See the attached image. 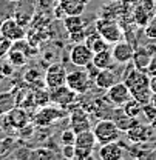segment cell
<instances>
[{
	"label": "cell",
	"mask_w": 156,
	"mask_h": 160,
	"mask_svg": "<svg viewBox=\"0 0 156 160\" xmlns=\"http://www.w3.org/2000/svg\"><path fill=\"white\" fill-rule=\"evenodd\" d=\"M70 123H71V129L78 134L80 131H87L91 129V123H90V117L83 109H74L70 114Z\"/></svg>",
	"instance_id": "cell-16"
},
{
	"label": "cell",
	"mask_w": 156,
	"mask_h": 160,
	"mask_svg": "<svg viewBox=\"0 0 156 160\" xmlns=\"http://www.w3.org/2000/svg\"><path fill=\"white\" fill-rule=\"evenodd\" d=\"M99 159L102 160H119L124 157V146L119 142H110L100 145L98 152Z\"/></svg>",
	"instance_id": "cell-14"
},
{
	"label": "cell",
	"mask_w": 156,
	"mask_h": 160,
	"mask_svg": "<svg viewBox=\"0 0 156 160\" xmlns=\"http://www.w3.org/2000/svg\"><path fill=\"white\" fill-rule=\"evenodd\" d=\"M110 119L117 125V128L121 129V132H127L130 128H133L135 125L139 123L137 117H130V116H127V114L124 112L122 106H117V109H113Z\"/></svg>",
	"instance_id": "cell-15"
},
{
	"label": "cell",
	"mask_w": 156,
	"mask_h": 160,
	"mask_svg": "<svg viewBox=\"0 0 156 160\" xmlns=\"http://www.w3.org/2000/svg\"><path fill=\"white\" fill-rule=\"evenodd\" d=\"M93 132L96 136L99 145L110 143V142H119L121 139V129L111 119H102L93 126Z\"/></svg>",
	"instance_id": "cell-2"
},
{
	"label": "cell",
	"mask_w": 156,
	"mask_h": 160,
	"mask_svg": "<svg viewBox=\"0 0 156 160\" xmlns=\"http://www.w3.org/2000/svg\"><path fill=\"white\" fill-rule=\"evenodd\" d=\"M11 46H13V42H11V40H8L6 37L0 36V60L3 59L5 56H8Z\"/></svg>",
	"instance_id": "cell-31"
},
{
	"label": "cell",
	"mask_w": 156,
	"mask_h": 160,
	"mask_svg": "<svg viewBox=\"0 0 156 160\" xmlns=\"http://www.w3.org/2000/svg\"><path fill=\"white\" fill-rule=\"evenodd\" d=\"M156 54V46L153 45H147V46H141V48H135V52H133V66L136 69L141 71H147V66L152 60V56Z\"/></svg>",
	"instance_id": "cell-12"
},
{
	"label": "cell",
	"mask_w": 156,
	"mask_h": 160,
	"mask_svg": "<svg viewBox=\"0 0 156 160\" xmlns=\"http://www.w3.org/2000/svg\"><path fill=\"white\" fill-rule=\"evenodd\" d=\"M98 143L96 136L93 132V129H87V131H80L76 134V160H87L93 156L94 151V145Z\"/></svg>",
	"instance_id": "cell-3"
},
{
	"label": "cell",
	"mask_w": 156,
	"mask_h": 160,
	"mask_svg": "<svg viewBox=\"0 0 156 160\" xmlns=\"http://www.w3.org/2000/svg\"><path fill=\"white\" fill-rule=\"evenodd\" d=\"M133 52H135V45L130 43L128 40L117 42V43H115V46L111 49L115 63H119V65H127L128 62H132Z\"/></svg>",
	"instance_id": "cell-10"
},
{
	"label": "cell",
	"mask_w": 156,
	"mask_h": 160,
	"mask_svg": "<svg viewBox=\"0 0 156 160\" xmlns=\"http://www.w3.org/2000/svg\"><path fill=\"white\" fill-rule=\"evenodd\" d=\"M113 63H115L113 54H111V51H108V49L94 52V56H93V65H94L96 68H99V69L111 68Z\"/></svg>",
	"instance_id": "cell-22"
},
{
	"label": "cell",
	"mask_w": 156,
	"mask_h": 160,
	"mask_svg": "<svg viewBox=\"0 0 156 160\" xmlns=\"http://www.w3.org/2000/svg\"><path fill=\"white\" fill-rule=\"evenodd\" d=\"M150 89L152 92H156V76H150Z\"/></svg>",
	"instance_id": "cell-35"
},
{
	"label": "cell",
	"mask_w": 156,
	"mask_h": 160,
	"mask_svg": "<svg viewBox=\"0 0 156 160\" xmlns=\"http://www.w3.org/2000/svg\"><path fill=\"white\" fill-rule=\"evenodd\" d=\"M40 77H42V72H40L37 68L28 69V71H26V74H25V80H26V82H30V83H31V82H36V80L40 79Z\"/></svg>",
	"instance_id": "cell-33"
},
{
	"label": "cell",
	"mask_w": 156,
	"mask_h": 160,
	"mask_svg": "<svg viewBox=\"0 0 156 160\" xmlns=\"http://www.w3.org/2000/svg\"><path fill=\"white\" fill-rule=\"evenodd\" d=\"M85 43H87V46L93 52H99V51L108 49V42L96 31V28H94V32H90V34L85 36Z\"/></svg>",
	"instance_id": "cell-20"
},
{
	"label": "cell",
	"mask_w": 156,
	"mask_h": 160,
	"mask_svg": "<svg viewBox=\"0 0 156 160\" xmlns=\"http://www.w3.org/2000/svg\"><path fill=\"white\" fill-rule=\"evenodd\" d=\"M0 36L6 37L11 42H17V40L25 39L26 36V31L23 28V25L19 23L14 17H9V19L2 20V25H0Z\"/></svg>",
	"instance_id": "cell-7"
},
{
	"label": "cell",
	"mask_w": 156,
	"mask_h": 160,
	"mask_svg": "<svg viewBox=\"0 0 156 160\" xmlns=\"http://www.w3.org/2000/svg\"><path fill=\"white\" fill-rule=\"evenodd\" d=\"M153 12H155L153 9H150V8L144 6L142 3H139L135 8V11H133V22L136 23L137 26H147L150 23V20L155 17Z\"/></svg>",
	"instance_id": "cell-19"
},
{
	"label": "cell",
	"mask_w": 156,
	"mask_h": 160,
	"mask_svg": "<svg viewBox=\"0 0 156 160\" xmlns=\"http://www.w3.org/2000/svg\"><path fill=\"white\" fill-rule=\"evenodd\" d=\"M60 117V112L57 109H53V108H43L42 111L37 112V116L34 117V122L40 125V126H45V125H51L56 119Z\"/></svg>",
	"instance_id": "cell-23"
},
{
	"label": "cell",
	"mask_w": 156,
	"mask_h": 160,
	"mask_svg": "<svg viewBox=\"0 0 156 160\" xmlns=\"http://www.w3.org/2000/svg\"><path fill=\"white\" fill-rule=\"evenodd\" d=\"M122 109H124V112H125L127 116H130V117H139V116L142 114V103H141L139 100H136L135 97H132L128 102H125V103L122 105Z\"/></svg>",
	"instance_id": "cell-24"
},
{
	"label": "cell",
	"mask_w": 156,
	"mask_h": 160,
	"mask_svg": "<svg viewBox=\"0 0 156 160\" xmlns=\"http://www.w3.org/2000/svg\"><path fill=\"white\" fill-rule=\"evenodd\" d=\"M63 26L70 34H73V32L83 31L87 25H85V20L82 19V14H73V16L63 17Z\"/></svg>",
	"instance_id": "cell-21"
},
{
	"label": "cell",
	"mask_w": 156,
	"mask_h": 160,
	"mask_svg": "<svg viewBox=\"0 0 156 160\" xmlns=\"http://www.w3.org/2000/svg\"><path fill=\"white\" fill-rule=\"evenodd\" d=\"M145 36L148 39H156V17H153L150 23L145 26Z\"/></svg>",
	"instance_id": "cell-32"
},
{
	"label": "cell",
	"mask_w": 156,
	"mask_h": 160,
	"mask_svg": "<svg viewBox=\"0 0 156 160\" xmlns=\"http://www.w3.org/2000/svg\"><path fill=\"white\" fill-rule=\"evenodd\" d=\"M74 142H76V132L71 128L63 129L60 132V143L62 145H74Z\"/></svg>",
	"instance_id": "cell-28"
},
{
	"label": "cell",
	"mask_w": 156,
	"mask_h": 160,
	"mask_svg": "<svg viewBox=\"0 0 156 160\" xmlns=\"http://www.w3.org/2000/svg\"><path fill=\"white\" fill-rule=\"evenodd\" d=\"M124 82L128 86L132 97L139 100L142 105L150 102L153 92L150 89V76L147 74V71H141V69H136L133 66L127 72V76L124 77Z\"/></svg>",
	"instance_id": "cell-1"
},
{
	"label": "cell",
	"mask_w": 156,
	"mask_h": 160,
	"mask_svg": "<svg viewBox=\"0 0 156 160\" xmlns=\"http://www.w3.org/2000/svg\"><path fill=\"white\" fill-rule=\"evenodd\" d=\"M105 99L115 106H122L125 102H128L132 99V92H130L128 86L125 85V82L122 80V82H116L111 88L107 89V97Z\"/></svg>",
	"instance_id": "cell-9"
},
{
	"label": "cell",
	"mask_w": 156,
	"mask_h": 160,
	"mask_svg": "<svg viewBox=\"0 0 156 160\" xmlns=\"http://www.w3.org/2000/svg\"><path fill=\"white\" fill-rule=\"evenodd\" d=\"M8 2H19V0H8Z\"/></svg>",
	"instance_id": "cell-38"
},
{
	"label": "cell",
	"mask_w": 156,
	"mask_h": 160,
	"mask_svg": "<svg viewBox=\"0 0 156 160\" xmlns=\"http://www.w3.org/2000/svg\"><path fill=\"white\" fill-rule=\"evenodd\" d=\"M142 112H144V116L147 117L148 122H152V120L156 117V106L152 102H148V103L142 105Z\"/></svg>",
	"instance_id": "cell-30"
},
{
	"label": "cell",
	"mask_w": 156,
	"mask_h": 160,
	"mask_svg": "<svg viewBox=\"0 0 156 160\" xmlns=\"http://www.w3.org/2000/svg\"><path fill=\"white\" fill-rule=\"evenodd\" d=\"M150 102H152V103L156 106V92H153V94H152V99H150Z\"/></svg>",
	"instance_id": "cell-36"
},
{
	"label": "cell",
	"mask_w": 156,
	"mask_h": 160,
	"mask_svg": "<svg viewBox=\"0 0 156 160\" xmlns=\"http://www.w3.org/2000/svg\"><path fill=\"white\" fill-rule=\"evenodd\" d=\"M62 157L67 160H74L76 159V146L74 145H62Z\"/></svg>",
	"instance_id": "cell-29"
},
{
	"label": "cell",
	"mask_w": 156,
	"mask_h": 160,
	"mask_svg": "<svg viewBox=\"0 0 156 160\" xmlns=\"http://www.w3.org/2000/svg\"><path fill=\"white\" fill-rule=\"evenodd\" d=\"M155 139H156V131H155Z\"/></svg>",
	"instance_id": "cell-40"
},
{
	"label": "cell",
	"mask_w": 156,
	"mask_h": 160,
	"mask_svg": "<svg viewBox=\"0 0 156 160\" xmlns=\"http://www.w3.org/2000/svg\"><path fill=\"white\" fill-rule=\"evenodd\" d=\"M67 69L60 63H53L45 72V85L48 89H54L57 86H62L67 83Z\"/></svg>",
	"instance_id": "cell-8"
},
{
	"label": "cell",
	"mask_w": 156,
	"mask_h": 160,
	"mask_svg": "<svg viewBox=\"0 0 156 160\" xmlns=\"http://www.w3.org/2000/svg\"><path fill=\"white\" fill-rule=\"evenodd\" d=\"M2 20H3V19H2V17H0V25H2Z\"/></svg>",
	"instance_id": "cell-39"
},
{
	"label": "cell",
	"mask_w": 156,
	"mask_h": 160,
	"mask_svg": "<svg viewBox=\"0 0 156 160\" xmlns=\"http://www.w3.org/2000/svg\"><path fill=\"white\" fill-rule=\"evenodd\" d=\"M93 79L90 77V74L87 72L85 68H79V69H74V71H70L67 74V86L70 89H73L74 92L78 94H83L88 91L90 85H91Z\"/></svg>",
	"instance_id": "cell-5"
},
{
	"label": "cell",
	"mask_w": 156,
	"mask_h": 160,
	"mask_svg": "<svg viewBox=\"0 0 156 160\" xmlns=\"http://www.w3.org/2000/svg\"><path fill=\"white\" fill-rule=\"evenodd\" d=\"M76 97H78V92H74L73 89H70L67 85L57 86V88L51 89V92H50V99H51V102L57 103L60 106L70 105Z\"/></svg>",
	"instance_id": "cell-13"
},
{
	"label": "cell",
	"mask_w": 156,
	"mask_h": 160,
	"mask_svg": "<svg viewBox=\"0 0 156 160\" xmlns=\"http://www.w3.org/2000/svg\"><path fill=\"white\" fill-rule=\"evenodd\" d=\"M8 62L14 66H23L26 62H28V56L20 51V49H16V48H11L9 52H8Z\"/></svg>",
	"instance_id": "cell-25"
},
{
	"label": "cell",
	"mask_w": 156,
	"mask_h": 160,
	"mask_svg": "<svg viewBox=\"0 0 156 160\" xmlns=\"http://www.w3.org/2000/svg\"><path fill=\"white\" fill-rule=\"evenodd\" d=\"M117 82L116 72L113 71V68H105V69H99V72L94 77V85L100 88V89H108L111 88Z\"/></svg>",
	"instance_id": "cell-17"
},
{
	"label": "cell",
	"mask_w": 156,
	"mask_h": 160,
	"mask_svg": "<svg viewBox=\"0 0 156 160\" xmlns=\"http://www.w3.org/2000/svg\"><path fill=\"white\" fill-rule=\"evenodd\" d=\"M150 125H152V128H153V129L156 131V117H155L153 120H152V122H150Z\"/></svg>",
	"instance_id": "cell-37"
},
{
	"label": "cell",
	"mask_w": 156,
	"mask_h": 160,
	"mask_svg": "<svg viewBox=\"0 0 156 160\" xmlns=\"http://www.w3.org/2000/svg\"><path fill=\"white\" fill-rule=\"evenodd\" d=\"M30 157L31 159H54L56 152L51 151V148H36L30 154Z\"/></svg>",
	"instance_id": "cell-26"
},
{
	"label": "cell",
	"mask_w": 156,
	"mask_h": 160,
	"mask_svg": "<svg viewBox=\"0 0 156 160\" xmlns=\"http://www.w3.org/2000/svg\"><path fill=\"white\" fill-rule=\"evenodd\" d=\"M147 74L148 76H156V54L152 56V60L147 66Z\"/></svg>",
	"instance_id": "cell-34"
},
{
	"label": "cell",
	"mask_w": 156,
	"mask_h": 160,
	"mask_svg": "<svg viewBox=\"0 0 156 160\" xmlns=\"http://www.w3.org/2000/svg\"><path fill=\"white\" fill-rule=\"evenodd\" d=\"M6 120L9 123V126L16 128V129H22L28 125V114L23 108H13L6 112Z\"/></svg>",
	"instance_id": "cell-18"
},
{
	"label": "cell",
	"mask_w": 156,
	"mask_h": 160,
	"mask_svg": "<svg viewBox=\"0 0 156 160\" xmlns=\"http://www.w3.org/2000/svg\"><path fill=\"white\" fill-rule=\"evenodd\" d=\"M94 28H96V31H98L99 34L107 40L108 43H113V45H115L117 42L124 40V31H122L121 25L117 23L116 20L100 17V19L96 20Z\"/></svg>",
	"instance_id": "cell-4"
},
{
	"label": "cell",
	"mask_w": 156,
	"mask_h": 160,
	"mask_svg": "<svg viewBox=\"0 0 156 160\" xmlns=\"http://www.w3.org/2000/svg\"><path fill=\"white\" fill-rule=\"evenodd\" d=\"M13 148H14V140L11 139V137L0 139V159L9 156V152L13 151Z\"/></svg>",
	"instance_id": "cell-27"
},
{
	"label": "cell",
	"mask_w": 156,
	"mask_h": 160,
	"mask_svg": "<svg viewBox=\"0 0 156 160\" xmlns=\"http://www.w3.org/2000/svg\"><path fill=\"white\" fill-rule=\"evenodd\" d=\"M93 56L94 52L87 46L85 42H80V43H76L71 51H70V62L78 66V68H85L87 65H90L93 62Z\"/></svg>",
	"instance_id": "cell-6"
},
{
	"label": "cell",
	"mask_w": 156,
	"mask_h": 160,
	"mask_svg": "<svg viewBox=\"0 0 156 160\" xmlns=\"http://www.w3.org/2000/svg\"><path fill=\"white\" fill-rule=\"evenodd\" d=\"M125 134L132 143H144V142H148L152 137H155V129L152 128V125H144L139 122L133 128H130Z\"/></svg>",
	"instance_id": "cell-11"
}]
</instances>
